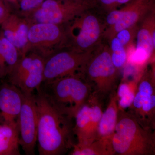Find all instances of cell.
<instances>
[{
  "label": "cell",
  "mask_w": 155,
  "mask_h": 155,
  "mask_svg": "<svg viewBox=\"0 0 155 155\" xmlns=\"http://www.w3.org/2000/svg\"><path fill=\"white\" fill-rule=\"evenodd\" d=\"M35 95L40 155L64 154L75 144L73 118L63 114L40 88Z\"/></svg>",
  "instance_id": "1"
},
{
  "label": "cell",
  "mask_w": 155,
  "mask_h": 155,
  "mask_svg": "<svg viewBox=\"0 0 155 155\" xmlns=\"http://www.w3.org/2000/svg\"><path fill=\"white\" fill-rule=\"evenodd\" d=\"M115 155H154V130L143 127L125 110L118 108L111 138Z\"/></svg>",
  "instance_id": "2"
},
{
  "label": "cell",
  "mask_w": 155,
  "mask_h": 155,
  "mask_svg": "<svg viewBox=\"0 0 155 155\" xmlns=\"http://www.w3.org/2000/svg\"><path fill=\"white\" fill-rule=\"evenodd\" d=\"M45 84L48 91H44L54 105L61 113L74 119L93 92L91 87L81 73L65 76Z\"/></svg>",
  "instance_id": "3"
},
{
  "label": "cell",
  "mask_w": 155,
  "mask_h": 155,
  "mask_svg": "<svg viewBox=\"0 0 155 155\" xmlns=\"http://www.w3.org/2000/svg\"><path fill=\"white\" fill-rule=\"evenodd\" d=\"M90 9L65 24L67 48L79 52L94 50L102 42L106 28L104 19Z\"/></svg>",
  "instance_id": "4"
},
{
  "label": "cell",
  "mask_w": 155,
  "mask_h": 155,
  "mask_svg": "<svg viewBox=\"0 0 155 155\" xmlns=\"http://www.w3.org/2000/svg\"><path fill=\"white\" fill-rule=\"evenodd\" d=\"M81 74L101 99L116 91L119 70L112 62L109 45L101 43L96 48Z\"/></svg>",
  "instance_id": "5"
},
{
  "label": "cell",
  "mask_w": 155,
  "mask_h": 155,
  "mask_svg": "<svg viewBox=\"0 0 155 155\" xmlns=\"http://www.w3.org/2000/svg\"><path fill=\"white\" fill-rule=\"evenodd\" d=\"M93 8H95L94 0H45L23 17L30 24L64 25L84 11Z\"/></svg>",
  "instance_id": "6"
},
{
  "label": "cell",
  "mask_w": 155,
  "mask_h": 155,
  "mask_svg": "<svg viewBox=\"0 0 155 155\" xmlns=\"http://www.w3.org/2000/svg\"><path fill=\"white\" fill-rule=\"evenodd\" d=\"M64 48H67L65 24L33 23L29 26L27 45L22 56L33 53L46 60Z\"/></svg>",
  "instance_id": "7"
},
{
  "label": "cell",
  "mask_w": 155,
  "mask_h": 155,
  "mask_svg": "<svg viewBox=\"0 0 155 155\" xmlns=\"http://www.w3.org/2000/svg\"><path fill=\"white\" fill-rule=\"evenodd\" d=\"M154 10L155 0H131L121 8L109 12L104 19L106 28L103 40L109 43L120 31L138 25Z\"/></svg>",
  "instance_id": "8"
},
{
  "label": "cell",
  "mask_w": 155,
  "mask_h": 155,
  "mask_svg": "<svg viewBox=\"0 0 155 155\" xmlns=\"http://www.w3.org/2000/svg\"><path fill=\"white\" fill-rule=\"evenodd\" d=\"M94 50L79 52L64 48L53 54L45 61L43 83L47 84L65 76L81 73Z\"/></svg>",
  "instance_id": "9"
},
{
  "label": "cell",
  "mask_w": 155,
  "mask_h": 155,
  "mask_svg": "<svg viewBox=\"0 0 155 155\" xmlns=\"http://www.w3.org/2000/svg\"><path fill=\"white\" fill-rule=\"evenodd\" d=\"M45 60L33 53L22 56L7 76V81L25 94H33L41 88L43 82Z\"/></svg>",
  "instance_id": "10"
},
{
  "label": "cell",
  "mask_w": 155,
  "mask_h": 155,
  "mask_svg": "<svg viewBox=\"0 0 155 155\" xmlns=\"http://www.w3.org/2000/svg\"><path fill=\"white\" fill-rule=\"evenodd\" d=\"M101 100L93 92L75 115L74 130L77 144H87L100 139L98 125L103 112Z\"/></svg>",
  "instance_id": "11"
},
{
  "label": "cell",
  "mask_w": 155,
  "mask_h": 155,
  "mask_svg": "<svg viewBox=\"0 0 155 155\" xmlns=\"http://www.w3.org/2000/svg\"><path fill=\"white\" fill-rule=\"evenodd\" d=\"M17 122L20 146L26 155H34L37 141L38 115L35 95L33 94H24Z\"/></svg>",
  "instance_id": "12"
},
{
  "label": "cell",
  "mask_w": 155,
  "mask_h": 155,
  "mask_svg": "<svg viewBox=\"0 0 155 155\" xmlns=\"http://www.w3.org/2000/svg\"><path fill=\"white\" fill-rule=\"evenodd\" d=\"M136 47L130 57L132 64L143 66L153 58L155 51V10L147 14L138 25Z\"/></svg>",
  "instance_id": "13"
},
{
  "label": "cell",
  "mask_w": 155,
  "mask_h": 155,
  "mask_svg": "<svg viewBox=\"0 0 155 155\" xmlns=\"http://www.w3.org/2000/svg\"><path fill=\"white\" fill-rule=\"evenodd\" d=\"M24 94L8 81L0 85V124L17 122Z\"/></svg>",
  "instance_id": "14"
},
{
  "label": "cell",
  "mask_w": 155,
  "mask_h": 155,
  "mask_svg": "<svg viewBox=\"0 0 155 155\" xmlns=\"http://www.w3.org/2000/svg\"><path fill=\"white\" fill-rule=\"evenodd\" d=\"M30 23L24 17L12 12L1 24L3 35L23 55L27 43V37Z\"/></svg>",
  "instance_id": "15"
},
{
  "label": "cell",
  "mask_w": 155,
  "mask_h": 155,
  "mask_svg": "<svg viewBox=\"0 0 155 155\" xmlns=\"http://www.w3.org/2000/svg\"><path fill=\"white\" fill-rule=\"evenodd\" d=\"M18 122L0 124V155H19Z\"/></svg>",
  "instance_id": "16"
},
{
  "label": "cell",
  "mask_w": 155,
  "mask_h": 155,
  "mask_svg": "<svg viewBox=\"0 0 155 155\" xmlns=\"http://www.w3.org/2000/svg\"><path fill=\"white\" fill-rule=\"evenodd\" d=\"M17 48L3 35L0 29V78H5L21 58Z\"/></svg>",
  "instance_id": "17"
},
{
  "label": "cell",
  "mask_w": 155,
  "mask_h": 155,
  "mask_svg": "<svg viewBox=\"0 0 155 155\" xmlns=\"http://www.w3.org/2000/svg\"><path fill=\"white\" fill-rule=\"evenodd\" d=\"M110 98L107 107L103 112L99 123V138H112L117 123L118 107L116 91L110 96Z\"/></svg>",
  "instance_id": "18"
},
{
  "label": "cell",
  "mask_w": 155,
  "mask_h": 155,
  "mask_svg": "<svg viewBox=\"0 0 155 155\" xmlns=\"http://www.w3.org/2000/svg\"><path fill=\"white\" fill-rule=\"evenodd\" d=\"M69 154L71 155H114L111 139L101 138L86 144L75 143Z\"/></svg>",
  "instance_id": "19"
},
{
  "label": "cell",
  "mask_w": 155,
  "mask_h": 155,
  "mask_svg": "<svg viewBox=\"0 0 155 155\" xmlns=\"http://www.w3.org/2000/svg\"><path fill=\"white\" fill-rule=\"evenodd\" d=\"M143 127L155 130V94L145 101L138 110L128 112Z\"/></svg>",
  "instance_id": "20"
},
{
  "label": "cell",
  "mask_w": 155,
  "mask_h": 155,
  "mask_svg": "<svg viewBox=\"0 0 155 155\" xmlns=\"http://www.w3.org/2000/svg\"><path fill=\"white\" fill-rule=\"evenodd\" d=\"M134 82H121L116 91L118 108L125 110L132 104L136 90Z\"/></svg>",
  "instance_id": "21"
},
{
  "label": "cell",
  "mask_w": 155,
  "mask_h": 155,
  "mask_svg": "<svg viewBox=\"0 0 155 155\" xmlns=\"http://www.w3.org/2000/svg\"><path fill=\"white\" fill-rule=\"evenodd\" d=\"M112 62L118 70L122 69L127 63L128 55L126 49L116 36L109 41Z\"/></svg>",
  "instance_id": "22"
},
{
  "label": "cell",
  "mask_w": 155,
  "mask_h": 155,
  "mask_svg": "<svg viewBox=\"0 0 155 155\" xmlns=\"http://www.w3.org/2000/svg\"><path fill=\"white\" fill-rule=\"evenodd\" d=\"M138 25L122 29L116 34L115 36L118 38L126 49L132 43L133 40L135 38L138 29Z\"/></svg>",
  "instance_id": "23"
},
{
  "label": "cell",
  "mask_w": 155,
  "mask_h": 155,
  "mask_svg": "<svg viewBox=\"0 0 155 155\" xmlns=\"http://www.w3.org/2000/svg\"><path fill=\"white\" fill-rule=\"evenodd\" d=\"M95 9L100 14H107L111 11L117 9L116 0H94Z\"/></svg>",
  "instance_id": "24"
},
{
  "label": "cell",
  "mask_w": 155,
  "mask_h": 155,
  "mask_svg": "<svg viewBox=\"0 0 155 155\" xmlns=\"http://www.w3.org/2000/svg\"><path fill=\"white\" fill-rule=\"evenodd\" d=\"M12 12L3 1L0 0V21L3 22Z\"/></svg>",
  "instance_id": "25"
},
{
  "label": "cell",
  "mask_w": 155,
  "mask_h": 155,
  "mask_svg": "<svg viewBox=\"0 0 155 155\" xmlns=\"http://www.w3.org/2000/svg\"><path fill=\"white\" fill-rule=\"evenodd\" d=\"M131 0H116V6L117 8L120 6L125 5Z\"/></svg>",
  "instance_id": "26"
},
{
  "label": "cell",
  "mask_w": 155,
  "mask_h": 155,
  "mask_svg": "<svg viewBox=\"0 0 155 155\" xmlns=\"http://www.w3.org/2000/svg\"><path fill=\"white\" fill-rule=\"evenodd\" d=\"M2 22V21H0V25H1V24H2V22Z\"/></svg>",
  "instance_id": "27"
},
{
  "label": "cell",
  "mask_w": 155,
  "mask_h": 155,
  "mask_svg": "<svg viewBox=\"0 0 155 155\" xmlns=\"http://www.w3.org/2000/svg\"><path fill=\"white\" fill-rule=\"evenodd\" d=\"M74 1H85V0H74Z\"/></svg>",
  "instance_id": "28"
}]
</instances>
